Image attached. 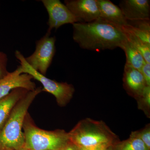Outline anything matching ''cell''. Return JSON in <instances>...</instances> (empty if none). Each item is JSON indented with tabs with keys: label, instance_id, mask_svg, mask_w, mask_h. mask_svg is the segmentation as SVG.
<instances>
[{
	"label": "cell",
	"instance_id": "cell-1",
	"mask_svg": "<svg viewBox=\"0 0 150 150\" xmlns=\"http://www.w3.org/2000/svg\"><path fill=\"white\" fill-rule=\"evenodd\" d=\"M73 28V39L83 49L100 51L121 48L127 40L122 28L101 18L91 22L76 23Z\"/></svg>",
	"mask_w": 150,
	"mask_h": 150
},
{
	"label": "cell",
	"instance_id": "cell-2",
	"mask_svg": "<svg viewBox=\"0 0 150 150\" xmlns=\"http://www.w3.org/2000/svg\"><path fill=\"white\" fill-rule=\"evenodd\" d=\"M42 91L40 87L28 91L14 107L0 131V149L18 150L24 147L25 137L22 130L25 118L33 101Z\"/></svg>",
	"mask_w": 150,
	"mask_h": 150
},
{
	"label": "cell",
	"instance_id": "cell-3",
	"mask_svg": "<svg viewBox=\"0 0 150 150\" xmlns=\"http://www.w3.org/2000/svg\"><path fill=\"white\" fill-rule=\"evenodd\" d=\"M69 139L78 147H88L103 144H114L118 136L104 122L86 118L79 121L69 132Z\"/></svg>",
	"mask_w": 150,
	"mask_h": 150
},
{
	"label": "cell",
	"instance_id": "cell-4",
	"mask_svg": "<svg viewBox=\"0 0 150 150\" xmlns=\"http://www.w3.org/2000/svg\"><path fill=\"white\" fill-rule=\"evenodd\" d=\"M24 147L27 150H58L69 140L68 132L57 129L48 131L38 127L28 113L23 123Z\"/></svg>",
	"mask_w": 150,
	"mask_h": 150
},
{
	"label": "cell",
	"instance_id": "cell-5",
	"mask_svg": "<svg viewBox=\"0 0 150 150\" xmlns=\"http://www.w3.org/2000/svg\"><path fill=\"white\" fill-rule=\"evenodd\" d=\"M15 55L20 64L18 68L21 73L28 74L33 79L40 82L43 86V91L53 95L59 106L64 107L70 102L75 92L74 87L72 85L67 82H59L41 74L28 65L25 57L20 51H16Z\"/></svg>",
	"mask_w": 150,
	"mask_h": 150
},
{
	"label": "cell",
	"instance_id": "cell-6",
	"mask_svg": "<svg viewBox=\"0 0 150 150\" xmlns=\"http://www.w3.org/2000/svg\"><path fill=\"white\" fill-rule=\"evenodd\" d=\"M47 31L43 37L37 40L35 51L30 56L25 57L28 65L41 74H46L51 66L56 53V38Z\"/></svg>",
	"mask_w": 150,
	"mask_h": 150
},
{
	"label": "cell",
	"instance_id": "cell-7",
	"mask_svg": "<svg viewBox=\"0 0 150 150\" xmlns=\"http://www.w3.org/2000/svg\"><path fill=\"white\" fill-rule=\"evenodd\" d=\"M48 15L47 31L58 29L66 24L78 23V20L64 4L59 0H41Z\"/></svg>",
	"mask_w": 150,
	"mask_h": 150
},
{
	"label": "cell",
	"instance_id": "cell-8",
	"mask_svg": "<svg viewBox=\"0 0 150 150\" xmlns=\"http://www.w3.org/2000/svg\"><path fill=\"white\" fill-rule=\"evenodd\" d=\"M64 4L78 23L91 22L100 18L97 0H65Z\"/></svg>",
	"mask_w": 150,
	"mask_h": 150
},
{
	"label": "cell",
	"instance_id": "cell-9",
	"mask_svg": "<svg viewBox=\"0 0 150 150\" xmlns=\"http://www.w3.org/2000/svg\"><path fill=\"white\" fill-rule=\"evenodd\" d=\"M33 78L27 74H22L17 68L0 81V99L8 95L15 89H25L33 91L36 88L35 84L32 81Z\"/></svg>",
	"mask_w": 150,
	"mask_h": 150
},
{
	"label": "cell",
	"instance_id": "cell-10",
	"mask_svg": "<svg viewBox=\"0 0 150 150\" xmlns=\"http://www.w3.org/2000/svg\"><path fill=\"white\" fill-rule=\"evenodd\" d=\"M119 6L128 21L150 20L149 0H123L120 1Z\"/></svg>",
	"mask_w": 150,
	"mask_h": 150
},
{
	"label": "cell",
	"instance_id": "cell-11",
	"mask_svg": "<svg viewBox=\"0 0 150 150\" xmlns=\"http://www.w3.org/2000/svg\"><path fill=\"white\" fill-rule=\"evenodd\" d=\"M124 88L135 99L139 96L148 86L139 70L125 64L123 76Z\"/></svg>",
	"mask_w": 150,
	"mask_h": 150
},
{
	"label": "cell",
	"instance_id": "cell-12",
	"mask_svg": "<svg viewBox=\"0 0 150 150\" xmlns=\"http://www.w3.org/2000/svg\"><path fill=\"white\" fill-rule=\"evenodd\" d=\"M100 18L123 28L129 25L121 9L109 0H97Z\"/></svg>",
	"mask_w": 150,
	"mask_h": 150
},
{
	"label": "cell",
	"instance_id": "cell-13",
	"mask_svg": "<svg viewBox=\"0 0 150 150\" xmlns=\"http://www.w3.org/2000/svg\"><path fill=\"white\" fill-rule=\"evenodd\" d=\"M28 91L25 89H15L0 99V131L7 121L14 107Z\"/></svg>",
	"mask_w": 150,
	"mask_h": 150
},
{
	"label": "cell",
	"instance_id": "cell-14",
	"mask_svg": "<svg viewBox=\"0 0 150 150\" xmlns=\"http://www.w3.org/2000/svg\"><path fill=\"white\" fill-rule=\"evenodd\" d=\"M121 49L126 54V64L140 71L146 63L142 54L131 45L127 39L123 43Z\"/></svg>",
	"mask_w": 150,
	"mask_h": 150
},
{
	"label": "cell",
	"instance_id": "cell-15",
	"mask_svg": "<svg viewBox=\"0 0 150 150\" xmlns=\"http://www.w3.org/2000/svg\"><path fill=\"white\" fill-rule=\"evenodd\" d=\"M112 150H150L140 138L131 132L127 139L116 142L112 146Z\"/></svg>",
	"mask_w": 150,
	"mask_h": 150
},
{
	"label": "cell",
	"instance_id": "cell-16",
	"mask_svg": "<svg viewBox=\"0 0 150 150\" xmlns=\"http://www.w3.org/2000/svg\"><path fill=\"white\" fill-rule=\"evenodd\" d=\"M123 30L128 41L142 54L145 62L150 64V45L145 43L131 33Z\"/></svg>",
	"mask_w": 150,
	"mask_h": 150
},
{
	"label": "cell",
	"instance_id": "cell-17",
	"mask_svg": "<svg viewBox=\"0 0 150 150\" xmlns=\"http://www.w3.org/2000/svg\"><path fill=\"white\" fill-rule=\"evenodd\" d=\"M136 100L138 103V108L143 110L148 118H150V86H147Z\"/></svg>",
	"mask_w": 150,
	"mask_h": 150
},
{
	"label": "cell",
	"instance_id": "cell-18",
	"mask_svg": "<svg viewBox=\"0 0 150 150\" xmlns=\"http://www.w3.org/2000/svg\"><path fill=\"white\" fill-rule=\"evenodd\" d=\"M122 29L131 33L145 43L150 45V32L139 29L129 25Z\"/></svg>",
	"mask_w": 150,
	"mask_h": 150
},
{
	"label": "cell",
	"instance_id": "cell-19",
	"mask_svg": "<svg viewBox=\"0 0 150 150\" xmlns=\"http://www.w3.org/2000/svg\"><path fill=\"white\" fill-rule=\"evenodd\" d=\"M132 133L140 138L148 149H150V125L147 124L144 128L138 131H132Z\"/></svg>",
	"mask_w": 150,
	"mask_h": 150
},
{
	"label": "cell",
	"instance_id": "cell-20",
	"mask_svg": "<svg viewBox=\"0 0 150 150\" xmlns=\"http://www.w3.org/2000/svg\"><path fill=\"white\" fill-rule=\"evenodd\" d=\"M8 62V58L7 54L0 51V81L9 73L7 69Z\"/></svg>",
	"mask_w": 150,
	"mask_h": 150
},
{
	"label": "cell",
	"instance_id": "cell-21",
	"mask_svg": "<svg viewBox=\"0 0 150 150\" xmlns=\"http://www.w3.org/2000/svg\"><path fill=\"white\" fill-rule=\"evenodd\" d=\"M140 71L143 75L147 85L150 86V64L145 63Z\"/></svg>",
	"mask_w": 150,
	"mask_h": 150
},
{
	"label": "cell",
	"instance_id": "cell-22",
	"mask_svg": "<svg viewBox=\"0 0 150 150\" xmlns=\"http://www.w3.org/2000/svg\"><path fill=\"white\" fill-rule=\"evenodd\" d=\"M114 144H103L88 147L78 148V150H108Z\"/></svg>",
	"mask_w": 150,
	"mask_h": 150
},
{
	"label": "cell",
	"instance_id": "cell-23",
	"mask_svg": "<svg viewBox=\"0 0 150 150\" xmlns=\"http://www.w3.org/2000/svg\"><path fill=\"white\" fill-rule=\"evenodd\" d=\"M59 150H78V148L73 142L69 140Z\"/></svg>",
	"mask_w": 150,
	"mask_h": 150
},
{
	"label": "cell",
	"instance_id": "cell-24",
	"mask_svg": "<svg viewBox=\"0 0 150 150\" xmlns=\"http://www.w3.org/2000/svg\"><path fill=\"white\" fill-rule=\"evenodd\" d=\"M3 150H27L26 149H25L24 147H23L22 148H21V149H19L18 150H14V149H4Z\"/></svg>",
	"mask_w": 150,
	"mask_h": 150
},
{
	"label": "cell",
	"instance_id": "cell-25",
	"mask_svg": "<svg viewBox=\"0 0 150 150\" xmlns=\"http://www.w3.org/2000/svg\"><path fill=\"white\" fill-rule=\"evenodd\" d=\"M113 145H112V146H113ZM112 146H111V147H110V148H109V149H108V150H112Z\"/></svg>",
	"mask_w": 150,
	"mask_h": 150
},
{
	"label": "cell",
	"instance_id": "cell-26",
	"mask_svg": "<svg viewBox=\"0 0 150 150\" xmlns=\"http://www.w3.org/2000/svg\"><path fill=\"white\" fill-rule=\"evenodd\" d=\"M0 150H3L1 149H0Z\"/></svg>",
	"mask_w": 150,
	"mask_h": 150
},
{
	"label": "cell",
	"instance_id": "cell-27",
	"mask_svg": "<svg viewBox=\"0 0 150 150\" xmlns=\"http://www.w3.org/2000/svg\"></svg>",
	"mask_w": 150,
	"mask_h": 150
}]
</instances>
